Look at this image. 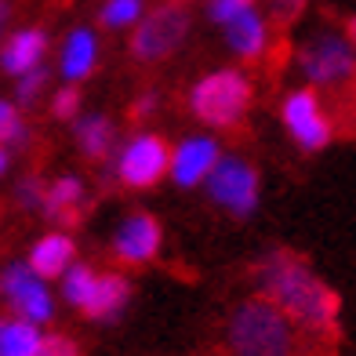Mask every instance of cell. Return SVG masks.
Segmentation results:
<instances>
[{
    "mask_svg": "<svg viewBox=\"0 0 356 356\" xmlns=\"http://www.w3.org/2000/svg\"><path fill=\"white\" fill-rule=\"evenodd\" d=\"M258 284H262V298L277 305L291 327L320 338L323 349H327V334L338 338V309H342L338 291L323 284L302 254L287 248L269 251L258 266Z\"/></svg>",
    "mask_w": 356,
    "mask_h": 356,
    "instance_id": "6da1fadb",
    "label": "cell"
},
{
    "mask_svg": "<svg viewBox=\"0 0 356 356\" xmlns=\"http://www.w3.org/2000/svg\"><path fill=\"white\" fill-rule=\"evenodd\" d=\"M229 349L233 356H298L295 327L269 298L244 302L229 320Z\"/></svg>",
    "mask_w": 356,
    "mask_h": 356,
    "instance_id": "7a4b0ae2",
    "label": "cell"
},
{
    "mask_svg": "<svg viewBox=\"0 0 356 356\" xmlns=\"http://www.w3.org/2000/svg\"><path fill=\"white\" fill-rule=\"evenodd\" d=\"M251 106V80L240 70L207 73L189 95V109L211 127H236Z\"/></svg>",
    "mask_w": 356,
    "mask_h": 356,
    "instance_id": "3957f363",
    "label": "cell"
},
{
    "mask_svg": "<svg viewBox=\"0 0 356 356\" xmlns=\"http://www.w3.org/2000/svg\"><path fill=\"white\" fill-rule=\"evenodd\" d=\"M298 66L316 88H342L356 76V47L338 33H320L302 44Z\"/></svg>",
    "mask_w": 356,
    "mask_h": 356,
    "instance_id": "277c9868",
    "label": "cell"
},
{
    "mask_svg": "<svg viewBox=\"0 0 356 356\" xmlns=\"http://www.w3.org/2000/svg\"><path fill=\"white\" fill-rule=\"evenodd\" d=\"M186 33H189V11L182 4H175V0H168L153 15L138 19L135 37H131V55L138 62H160L186 40Z\"/></svg>",
    "mask_w": 356,
    "mask_h": 356,
    "instance_id": "5b68a950",
    "label": "cell"
},
{
    "mask_svg": "<svg viewBox=\"0 0 356 356\" xmlns=\"http://www.w3.org/2000/svg\"><path fill=\"white\" fill-rule=\"evenodd\" d=\"M0 295L8 298V305L15 309V316L37 323V327L55 316L51 295H47L44 280H40L29 266H8L4 277H0Z\"/></svg>",
    "mask_w": 356,
    "mask_h": 356,
    "instance_id": "8992f818",
    "label": "cell"
},
{
    "mask_svg": "<svg viewBox=\"0 0 356 356\" xmlns=\"http://www.w3.org/2000/svg\"><path fill=\"white\" fill-rule=\"evenodd\" d=\"M284 124H287L291 138H295L305 153L323 149V145L331 142V135H334L331 117L320 109L316 91H309V88L287 95V102H284Z\"/></svg>",
    "mask_w": 356,
    "mask_h": 356,
    "instance_id": "52a82bcc",
    "label": "cell"
},
{
    "mask_svg": "<svg viewBox=\"0 0 356 356\" xmlns=\"http://www.w3.org/2000/svg\"><path fill=\"white\" fill-rule=\"evenodd\" d=\"M171 164V149L160 135H138L127 149L120 153V164H117V175L124 186L131 189H149L160 182V175L168 171Z\"/></svg>",
    "mask_w": 356,
    "mask_h": 356,
    "instance_id": "ba28073f",
    "label": "cell"
},
{
    "mask_svg": "<svg viewBox=\"0 0 356 356\" xmlns=\"http://www.w3.org/2000/svg\"><path fill=\"white\" fill-rule=\"evenodd\" d=\"M211 197L225 204L233 215H251L258 204V175L236 156H218V164L211 168Z\"/></svg>",
    "mask_w": 356,
    "mask_h": 356,
    "instance_id": "9c48e42d",
    "label": "cell"
},
{
    "mask_svg": "<svg viewBox=\"0 0 356 356\" xmlns=\"http://www.w3.org/2000/svg\"><path fill=\"white\" fill-rule=\"evenodd\" d=\"M160 251V222L153 215H131L120 229H117V240H113V254L117 262L124 266H142Z\"/></svg>",
    "mask_w": 356,
    "mask_h": 356,
    "instance_id": "30bf717a",
    "label": "cell"
},
{
    "mask_svg": "<svg viewBox=\"0 0 356 356\" xmlns=\"http://www.w3.org/2000/svg\"><path fill=\"white\" fill-rule=\"evenodd\" d=\"M215 164H218V145L211 138H189L171 153L168 171H171V178L178 186H197L211 175Z\"/></svg>",
    "mask_w": 356,
    "mask_h": 356,
    "instance_id": "8fae6325",
    "label": "cell"
},
{
    "mask_svg": "<svg viewBox=\"0 0 356 356\" xmlns=\"http://www.w3.org/2000/svg\"><path fill=\"white\" fill-rule=\"evenodd\" d=\"M44 51H47V33L44 29H19V33H11L4 44H0V70H4L8 76H22L33 66H40Z\"/></svg>",
    "mask_w": 356,
    "mask_h": 356,
    "instance_id": "7c38bea8",
    "label": "cell"
},
{
    "mask_svg": "<svg viewBox=\"0 0 356 356\" xmlns=\"http://www.w3.org/2000/svg\"><path fill=\"white\" fill-rule=\"evenodd\" d=\"M84 204H88L84 182L73 178V175L51 182V189H44V200H40L44 215L51 222H58V225H76L80 218H84Z\"/></svg>",
    "mask_w": 356,
    "mask_h": 356,
    "instance_id": "4fadbf2b",
    "label": "cell"
},
{
    "mask_svg": "<svg viewBox=\"0 0 356 356\" xmlns=\"http://www.w3.org/2000/svg\"><path fill=\"white\" fill-rule=\"evenodd\" d=\"M73 258H76V248H73L70 233H51V236H44L40 244L29 251L26 266L33 269L40 280H51V277H62V273L73 266Z\"/></svg>",
    "mask_w": 356,
    "mask_h": 356,
    "instance_id": "5bb4252c",
    "label": "cell"
},
{
    "mask_svg": "<svg viewBox=\"0 0 356 356\" xmlns=\"http://www.w3.org/2000/svg\"><path fill=\"white\" fill-rule=\"evenodd\" d=\"M127 295H131V287H127V280L120 273H106V277H95V287L80 309H84L88 320H113L124 309Z\"/></svg>",
    "mask_w": 356,
    "mask_h": 356,
    "instance_id": "9a60e30c",
    "label": "cell"
},
{
    "mask_svg": "<svg viewBox=\"0 0 356 356\" xmlns=\"http://www.w3.org/2000/svg\"><path fill=\"white\" fill-rule=\"evenodd\" d=\"M225 37H229V47L240 58H258L266 51L269 29H266L262 15H258L254 8H248V11H240L233 22H225Z\"/></svg>",
    "mask_w": 356,
    "mask_h": 356,
    "instance_id": "2e32d148",
    "label": "cell"
},
{
    "mask_svg": "<svg viewBox=\"0 0 356 356\" xmlns=\"http://www.w3.org/2000/svg\"><path fill=\"white\" fill-rule=\"evenodd\" d=\"M95 62H99V40H95L91 29H73L62 44V55H58V70L66 80H84Z\"/></svg>",
    "mask_w": 356,
    "mask_h": 356,
    "instance_id": "e0dca14e",
    "label": "cell"
},
{
    "mask_svg": "<svg viewBox=\"0 0 356 356\" xmlns=\"http://www.w3.org/2000/svg\"><path fill=\"white\" fill-rule=\"evenodd\" d=\"M73 135H76L80 153H84L88 160H102V156L113 149V142H117V127L109 124V117H102V113H99V117L76 120Z\"/></svg>",
    "mask_w": 356,
    "mask_h": 356,
    "instance_id": "ac0fdd59",
    "label": "cell"
},
{
    "mask_svg": "<svg viewBox=\"0 0 356 356\" xmlns=\"http://www.w3.org/2000/svg\"><path fill=\"white\" fill-rule=\"evenodd\" d=\"M40 346V327L22 316L0 320V356H33Z\"/></svg>",
    "mask_w": 356,
    "mask_h": 356,
    "instance_id": "d6986e66",
    "label": "cell"
},
{
    "mask_svg": "<svg viewBox=\"0 0 356 356\" xmlns=\"http://www.w3.org/2000/svg\"><path fill=\"white\" fill-rule=\"evenodd\" d=\"M91 287H95V273L88 266H70L66 269V280H62V295H66L70 305H84L88 295H91Z\"/></svg>",
    "mask_w": 356,
    "mask_h": 356,
    "instance_id": "ffe728a7",
    "label": "cell"
},
{
    "mask_svg": "<svg viewBox=\"0 0 356 356\" xmlns=\"http://www.w3.org/2000/svg\"><path fill=\"white\" fill-rule=\"evenodd\" d=\"M138 19H142V0H106V8H102V26L109 29L135 26Z\"/></svg>",
    "mask_w": 356,
    "mask_h": 356,
    "instance_id": "44dd1931",
    "label": "cell"
},
{
    "mask_svg": "<svg viewBox=\"0 0 356 356\" xmlns=\"http://www.w3.org/2000/svg\"><path fill=\"white\" fill-rule=\"evenodd\" d=\"M26 142V124L19 117V106L0 99V145H22Z\"/></svg>",
    "mask_w": 356,
    "mask_h": 356,
    "instance_id": "7402d4cb",
    "label": "cell"
},
{
    "mask_svg": "<svg viewBox=\"0 0 356 356\" xmlns=\"http://www.w3.org/2000/svg\"><path fill=\"white\" fill-rule=\"evenodd\" d=\"M47 84V70L44 66H33L29 73L19 76V84H15V95H19V106H33L40 99V91Z\"/></svg>",
    "mask_w": 356,
    "mask_h": 356,
    "instance_id": "603a6c76",
    "label": "cell"
},
{
    "mask_svg": "<svg viewBox=\"0 0 356 356\" xmlns=\"http://www.w3.org/2000/svg\"><path fill=\"white\" fill-rule=\"evenodd\" d=\"M254 8V0H207V19L225 26V22H233L240 11H248Z\"/></svg>",
    "mask_w": 356,
    "mask_h": 356,
    "instance_id": "cb8c5ba5",
    "label": "cell"
},
{
    "mask_svg": "<svg viewBox=\"0 0 356 356\" xmlns=\"http://www.w3.org/2000/svg\"><path fill=\"white\" fill-rule=\"evenodd\" d=\"M33 356H80V346L66 334H40V346Z\"/></svg>",
    "mask_w": 356,
    "mask_h": 356,
    "instance_id": "d4e9b609",
    "label": "cell"
},
{
    "mask_svg": "<svg viewBox=\"0 0 356 356\" xmlns=\"http://www.w3.org/2000/svg\"><path fill=\"white\" fill-rule=\"evenodd\" d=\"M51 113L58 120H73L76 113H80V91L76 88H62L55 95V102H51Z\"/></svg>",
    "mask_w": 356,
    "mask_h": 356,
    "instance_id": "484cf974",
    "label": "cell"
},
{
    "mask_svg": "<svg viewBox=\"0 0 356 356\" xmlns=\"http://www.w3.org/2000/svg\"><path fill=\"white\" fill-rule=\"evenodd\" d=\"M15 200H19L26 211H37L40 200H44V186H40V178H22L19 182V193H15Z\"/></svg>",
    "mask_w": 356,
    "mask_h": 356,
    "instance_id": "4316f807",
    "label": "cell"
},
{
    "mask_svg": "<svg viewBox=\"0 0 356 356\" xmlns=\"http://www.w3.org/2000/svg\"><path fill=\"white\" fill-rule=\"evenodd\" d=\"M153 109H156V95H153V91H145L142 99H138V102L131 106V120H145V117H149Z\"/></svg>",
    "mask_w": 356,
    "mask_h": 356,
    "instance_id": "83f0119b",
    "label": "cell"
},
{
    "mask_svg": "<svg viewBox=\"0 0 356 356\" xmlns=\"http://www.w3.org/2000/svg\"><path fill=\"white\" fill-rule=\"evenodd\" d=\"M346 40L356 47V15H353V19H346Z\"/></svg>",
    "mask_w": 356,
    "mask_h": 356,
    "instance_id": "f1b7e54d",
    "label": "cell"
},
{
    "mask_svg": "<svg viewBox=\"0 0 356 356\" xmlns=\"http://www.w3.org/2000/svg\"><path fill=\"white\" fill-rule=\"evenodd\" d=\"M8 19H11V8H8V0H0V33H4Z\"/></svg>",
    "mask_w": 356,
    "mask_h": 356,
    "instance_id": "f546056e",
    "label": "cell"
},
{
    "mask_svg": "<svg viewBox=\"0 0 356 356\" xmlns=\"http://www.w3.org/2000/svg\"><path fill=\"white\" fill-rule=\"evenodd\" d=\"M4 171H8V149L0 145V175H4Z\"/></svg>",
    "mask_w": 356,
    "mask_h": 356,
    "instance_id": "4dcf8cb0",
    "label": "cell"
},
{
    "mask_svg": "<svg viewBox=\"0 0 356 356\" xmlns=\"http://www.w3.org/2000/svg\"><path fill=\"white\" fill-rule=\"evenodd\" d=\"M175 4H186V0H175Z\"/></svg>",
    "mask_w": 356,
    "mask_h": 356,
    "instance_id": "1f68e13d",
    "label": "cell"
}]
</instances>
